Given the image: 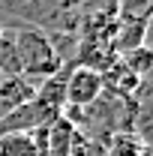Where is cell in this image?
I'll return each mask as SVG.
<instances>
[{"mask_svg": "<svg viewBox=\"0 0 153 156\" xmlns=\"http://www.w3.org/2000/svg\"><path fill=\"white\" fill-rule=\"evenodd\" d=\"M60 9H78V6H84L87 0H54Z\"/></svg>", "mask_w": 153, "mask_h": 156, "instance_id": "cell-10", "label": "cell"}, {"mask_svg": "<svg viewBox=\"0 0 153 156\" xmlns=\"http://www.w3.org/2000/svg\"><path fill=\"white\" fill-rule=\"evenodd\" d=\"M51 120H57V114H51L45 105H39L36 99L18 105L15 111H9L6 117H0V138L3 135H18V132H36L42 126H48Z\"/></svg>", "mask_w": 153, "mask_h": 156, "instance_id": "cell-3", "label": "cell"}, {"mask_svg": "<svg viewBox=\"0 0 153 156\" xmlns=\"http://www.w3.org/2000/svg\"><path fill=\"white\" fill-rule=\"evenodd\" d=\"M36 93V84L27 81L24 75H6L0 81V117H6L9 111H15L18 105L30 102Z\"/></svg>", "mask_w": 153, "mask_h": 156, "instance_id": "cell-5", "label": "cell"}, {"mask_svg": "<svg viewBox=\"0 0 153 156\" xmlns=\"http://www.w3.org/2000/svg\"><path fill=\"white\" fill-rule=\"evenodd\" d=\"M0 156H39L33 132H18V135L0 138Z\"/></svg>", "mask_w": 153, "mask_h": 156, "instance_id": "cell-9", "label": "cell"}, {"mask_svg": "<svg viewBox=\"0 0 153 156\" xmlns=\"http://www.w3.org/2000/svg\"><path fill=\"white\" fill-rule=\"evenodd\" d=\"M102 75L84 66H72L66 72V108L63 111H84L102 96Z\"/></svg>", "mask_w": 153, "mask_h": 156, "instance_id": "cell-2", "label": "cell"}, {"mask_svg": "<svg viewBox=\"0 0 153 156\" xmlns=\"http://www.w3.org/2000/svg\"><path fill=\"white\" fill-rule=\"evenodd\" d=\"M3 78H6V75H3V69H0V81H3Z\"/></svg>", "mask_w": 153, "mask_h": 156, "instance_id": "cell-12", "label": "cell"}, {"mask_svg": "<svg viewBox=\"0 0 153 156\" xmlns=\"http://www.w3.org/2000/svg\"><path fill=\"white\" fill-rule=\"evenodd\" d=\"M132 108V129L135 135L141 138V144L153 150V84H141L135 90V96L129 99Z\"/></svg>", "mask_w": 153, "mask_h": 156, "instance_id": "cell-4", "label": "cell"}, {"mask_svg": "<svg viewBox=\"0 0 153 156\" xmlns=\"http://www.w3.org/2000/svg\"><path fill=\"white\" fill-rule=\"evenodd\" d=\"M3 30H6V27H3V24H0V36H3Z\"/></svg>", "mask_w": 153, "mask_h": 156, "instance_id": "cell-11", "label": "cell"}, {"mask_svg": "<svg viewBox=\"0 0 153 156\" xmlns=\"http://www.w3.org/2000/svg\"><path fill=\"white\" fill-rule=\"evenodd\" d=\"M39 105H45L51 114H63V108H66V72L60 69L57 75L45 78V81H39L36 84V93H33Z\"/></svg>", "mask_w": 153, "mask_h": 156, "instance_id": "cell-6", "label": "cell"}, {"mask_svg": "<svg viewBox=\"0 0 153 156\" xmlns=\"http://www.w3.org/2000/svg\"><path fill=\"white\" fill-rule=\"evenodd\" d=\"M120 63H123L138 81H144V78L153 72V48L150 45H138V48H132V51L120 54Z\"/></svg>", "mask_w": 153, "mask_h": 156, "instance_id": "cell-8", "label": "cell"}, {"mask_svg": "<svg viewBox=\"0 0 153 156\" xmlns=\"http://www.w3.org/2000/svg\"><path fill=\"white\" fill-rule=\"evenodd\" d=\"M102 147H105V156H150V150L141 144L135 132H117Z\"/></svg>", "mask_w": 153, "mask_h": 156, "instance_id": "cell-7", "label": "cell"}, {"mask_svg": "<svg viewBox=\"0 0 153 156\" xmlns=\"http://www.w3.org/2000/svg\"><path fill=\"white\" fill-rule=\"evenodd\" d=\"M12 48H15V60L18 69L27 81H45V78L57 75L60 69V57L54 51V42L48 39V30L42 27H21L12 33Z\"/></svg>", "mask_w": 153, "mask_h": 156, "instance_id": "cell-1", "label": "cell"}]
</instances>
